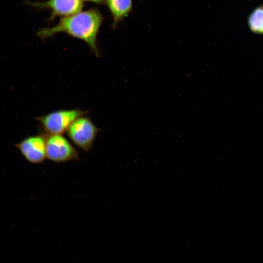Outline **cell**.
I'll use <instances>...</instances> for the list:
<instances>
[{
  "label": "cell",
  "instance_id": "6da1fadb",
  "mask_svg": "<svg viewBox=\"0 0 263 263\" xmlns=\"http://www.w3.org/2000/svg\"><path fill=\"white\" fill-rule=\"evenodd\" d=\"M102 20L100 12L96 9H91L62 17L56 25L41 28L37 35L45 39L58 33H65L84 41L95 56H99L97 35Z\"/></svg>",
  "mask_w": 263,
  "mask_h": 263
},
{
  "label": "cell",
  "instance_id": "7a4b0ae2",
  "mask_svg": "<svg viewBox=\"0 0 263 263\" xmlns=\"http://www.w3.org/2000/svg\"><path fill=\"white\" fill-rule=\"evenodd\" d=\"M87 112L79 109L61 110L37 117L44 131L49 134H61L67 132L73 122Z\"/></svg>",
  "mask_w": 263,
  "mask_h": 263
},
{
  "label": "cell",
  "instance_id": "3957f363",
  "mask_svg": "<svg viewBox=\"0 0 263 263\" xmlns=\"http://www.w3.org/2000/svg\"><path fill=\"white\" fill-rule=\"evenodd\" d=\"M99 131L89 118L81 116L73 122L66 132L75 145L88 152L92 148Z\"/></svg>",
  "mask_w": 263,
  "mask_h": 263
},
{
  "label": "cell",
  "instance_id": "277c9868",
  "mask_svg": "<svg viewBox=\"0 0 263 263\" xmlns=\"http://www.w3.org/2000/svg\"><path fill=\"white\" fill-rule=\"evenodd\" d=\"M46 135V158L56 163L79 159L78 151L61 134Z\"/></svg>",
  "mask_w": 263,
  "mask_h": 263
},
{
  "label": "cell",
  "instance_id": "5b68a950",
  "mask_svg": "<svg viewBox=\"0 0 263 263\" xmlns=\"http://www.w3.org/2000/svg\"><path fill=\"white\" fill-rule=\"evenodd\" d=\"M15 146L29 163L40 164L46 158V135L41 133L28 136Z\"/></svg>",
  "mask_w": 263,
  "mask_h": 263
},
{
  "label": "cell",
  "instance_id": "8992f818",
  "mask_svg": "<svg viewBox=\"0 0 263 263\" xmlns=\"http://www.w3.org/2000/svg\"><path fill=\"white\" fill-rule=\"evenodd\" d=\"M84 0H48L44 2L26 1L25 3L38 8H47L56 16L66 17L77 13L82 10Z\"/></svg>",
  "mask_w": 263,
  "mask_h": 263
},
{
  "label": "cell",
  "instance_id": "52a82bcc",
  "mask_svg": "<svg viewBox=\"0 0 263 263\" xmlns=\"http://www.w3.org/2000/svg\"><path fill=\"white\" fill-rule=\"evenodd\" d=\"M113 18V27L123 20L132 12V0H105Z\"/></svg>",
  "mask_w": 263,
  "mask_h": 263
},
{
  "label": "cell",
  "instance_id": "ba28073f",
  "mask_svg": "<svg viewBox=\"0 0 263 263\" xmlns=\"http://www.w3.org/2000/svg\"><path fill=\"white\" fill-rule=\"evenodd\" d=\"M250 31L256 34L263 35V4L256 7L247 18Z\"/></svg>",
  "mask_w": 263,
  "mask_h": 263
},
{
  "label": "cell",
  "instance_id": "9c48e42d",
  "mask_svg": "<svg viewBox=\"0 0 263 263\" xmlns=\"http://www.w3.org/2000/svg\"><path fill=\"white\" fill-rule=\"evenodd\" d=\"M88 1H90L98 4L102 3L103 2H105V0H84Z\"/></svg>",
  "mask_w": 263,
  "mask_h": 263
}]
</instances>
